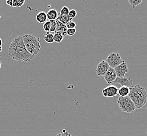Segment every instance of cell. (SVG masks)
Listing matches in <instances>:
<instances>
[{"label": "cell", "mask_w": 147, "mask_h": 136, "mask_svg": "<svg viewBox=\"0 0 147 136\" xmlns=\"http://www.w3.org/2000/svg\"><path fill=\"white\" fill-rule=\"evenodd\" d=\"M9 56L12 60L18 62H30L35 57L27 50L21 36L13 39L9 46Z\"/></svg>", "instance_id": "1"}, {"label": "cell", "mask_w": 147, "mask_h": 136, "mask_svg": "<svg viewBox=\"0 0 147 136\" xmlns=\"http://www.w3.org/2000/svg\"><path fill=\"white\" fill-rule=\"evenodd\" d=\"M128 96L134 104L136 110L142 108L147 103V92L144 88L139 85H133L130 87Z\"/></svg>", "instance_id": "2"}, {"label": "cell", "mask_w": 147, "mask_h": 136, "mask_svg": "<svg viewBox=\"0 0 147 136\" xmlns=\"http://www.w3.org/2000/svg\"><path fill=\"white\" fill-rule=\"evenodd\" d=\"M22 38L27 50L30 54L34 57L38 54L41 48L40 37L30 34H25L22 36Z\"/></svg>", "instance_id": "3"}, {"label": "cell", "mask_w": 147, "mask_h": 136, "mask_svg": "<svg viewBox=\"0 0 147 136\" xmlns=\"http://www.w3.org/2000/svg\"><path fill=\"white\" fill-rule=\"evenodd\" d=\"M117 103L121 110L126 113H132L136 110L134 104L128 96L126 97L119 96L117 99Z\"/></svg>", "instance_id": "4"}, {"label": "cell", "mask_w": 147, "mask_h": 136, "mask_svg": "<svg viewBox=\"0 0 147 136\" xmlns=\"http://www.w3.org/2000/svg\"><path fill=\"white\" fill-rule=\"evenodd\" d=\"M105 61L108 63L109 67L113 69L121 65L123 62V60L121 59L119 54L115 53H111L109 55Z\"/></svg>", "instance_id": "5"}, {"label": "cell", "mask_w": 147, "mask_h": 136, "mask_svg": "<svg viewBox=\"0 0 147 136\" xmlns=\"http://www.w3.org/2000/svg\"><path fill=\"white\" fill-rule=\"evenodd\" d=\"M118 89L115 86L111 85L103 89L102 94L105 98H113L118 94Z\"/></svg>", "instance_id": "6"}, {"label": "cell", "mask_w": 147, "mask_h": 136, "mask_svg": "<svg viewBox=\"0 0 147 136\" xmlns=\"http://www.w3.org/2000/svg\"><path fill=\"white\" fill-rule=\"evenodd\" d=\"M109 68L110 67L108 63L106 61L103 60L97 65L96 73L98 77H104Z\"/></svg>", "instance_id": "7"}, {"label": "cell", "mask_w": 147, "mask_h": 136, "mask_svg": "<svg viewBox=\"0 0 147 136\" xmlns=\"http://www.w3.org/2000/svg\"><path fill=\"white\" fill-rule=\"evenodd\" d=\"M117 77L119 78H124L125 75L128 72V68L126 63L123 61V62L121 65H118L116 68H114Z\"/></svg>", "instance_id": "8"}, {"label": "cell", "mask_w": 147, "mask_h": 136, "mask_svg": "<svg viewBox=\"0 0 147 136\" xmlns=\"http://www.w3.org/2000/svg\"><path fill=\"white\" fill-rule=\"evenodd\" d=\"M104 77L106 83L107 84H111L113 83V82L115 81L117 77V75L114 69L111 67L109 68V70L107 71Z\"/></svg>", "instance_id": "9"}, {"label": "cell", "mask_w": 147, "mask_h": 136, "mask_svg": "<svg viewBox=\"0 0 147 136\" xmlns=\"http://www.w3.org/2000/svg\"><path fill=\"white\" fill-rule=\"evenodd\" d=\"M113 83H117L121 85V86H127L130 88V86H133V81L130 78H119L117 77L115 81Z\"/></svg>", "instance_id": "10"}, {"label": "cell", "mask_w": 147, "mask_h": 136, "mask_svg": "<svg viewBox=\"0 0 147 136\" xmlns=\"http://www.w3.org/2000/svg\"><path fill=\"white\" fill-rule=\"evenodd\" d=\"M56 30L55 32L61 33L63 37L67 35V27L65 24H62L58 20H56Z\"/></svg>", "instance_id": "11"}, {"label": "cell", "mask_w": 147, "mask_h": 136, "mask_svg": "<svg viewBox=\"0 0 147 136\" xmlns=\"http://www.w3.org/2000/svg\"><path fill=\"white\" fill-rule=\"evenodd\" d=\"M58 12H57L56 9H50L46 13L47 19L49 20V21H56L58 16Z\"/></svg>", "instance_id": "12"}, {"label": "cell", "mask_w": 147, "mask_h": 136, "mask_svg": "<svg viewBox=\"0 0 147 136\" xmlns=\"http://www.w3.org/2000/svg\"><path fill=\"white\" fill-rule=\"evenodd\" d=\"M36 20L39 24L45 23L47 20L46 13L44 11L39 12L36 16Z\"/></svg>", "instance_id": "13"}, {"label": "cell", "mask_w": 147, "mask_h": 136, "mask_svg": "<svg viewBox=\"0 0 147 136\" xmlns=\"http://www.w3.org/2000/svg\"><path fill=\"white\" fill-rule=\"evenodd\" d=\"M57 20H58L62 24H65L66 25L69 22L72 21V20L70 18L68 15H61L59 14Z\"/></svg>", "instance_id": "14"}, {"label": "cell", "mask_w": 147, "mask_h": 136, "mask_svg": "<svg viewBox=\"0 0 147 136\" xmlns=\"http://www.w3.org/2000/svg\"><path fill=\"white\" fill-rule=\"evenodd\" d=\"M118 94L121 97L128 96L129 94V88L127 86H121L118 91Z\"/></svg>", "instance_id": "15"}, {"label": "cell", "mask_w": 147, "mask_h": 136, "mask_svg": "<svg viewBox=\"0 0 147 136\" xmlns=\"http://www.w3.org/2000/svg\"><path fill=\"white\" fill-rule=\"evenodd\" d=\"M44 40L45 42L48 44H53L54 42L53 34L50 33V32H47L45 35Z\"/></svg>", "instance_id": "16"}, {"label": "cell", "mask_w": 147, "mask_h": 136, "mask_svg": "<svg viewBox=\"0 0 147 136\" xmlns=\"http://www.w3.org/2000/svg\"><path fill=\"white\" fill-rule=\"evenodd\" d=\"M54 36V42L56 43H60L62 42L64 38V37L63 36L61 33L58 32H55L53 34Z\"/></svg>", "instance_id": "17"}, {"label": "cell", "mask_w": 147, "mask_h": 136, "mask_svg": "<svg viewBox=\"0 0 147 136\" xmlns=\"http://www.w3.org/2000/svg\"><path fill=\"white\" fill-rule=\"evenodd\" d=\"M24 0H13V7L19 8L24 5L25 4Z\"/></svg>", "instance_id": "18"}, {"label": "cell", "mask_w": 147, "mask_h": 136, "mask_svg": "<svg viewBox=\"0 0 147 136\" xmlns=\"http://www.w3.org/2000/svg\"><path fill=\"white\" fill-rule=\"evenodd\" d=\"M128 2L130 5L132 6V8L134 9L136 6H138L142 2V0H128Z\"/></svg>", "instance_id": "19"}, {"label": "cell", "mask_w": 147, "mask_h": 136, "mask_svg": "<svg viewBox=\"0 0 147 136\" xmlns=\"http://www.w3.org/2000/svg\"><path fill=\"white\" fill-rule=\"evenodd\" d=\"M50 25H51V23H50V22L49 21H47L45 23H44L43 29L46 33L49 32L50 29Z\"/></svg>", "instance_id": "20"}, {"label": "cell", "mask_w": 147, "mask_h": 136, "mask_svg": "<svg viewBox=\"0 0 147 136\" xmlns=\"http://www.w3.org/2000/svg\"><path fill=\"white\" fill-rule=\"evenodd\" d=\"M69 11H70V10H69V9L68 8V7L63 6L61 9L59 14H61V15H68Z\"/></svg>", "instance_id": "21"}, {"label": "cell", "mask_w": 147, "mask_h": 136, "mask_svg": "<svg viewBox=\"0 0 147 136\" xmlns=\"http://www.w3.org/2000/svg\"><path fill=\"white\" fill-rule=\"evenodd\" d=\"M50 29L49 32H55L56 30V21H50Z\"/></svg>", "instance_id": "22"}, {"label": "cell", "mask_w": 147, "mask_h": 136, "mask_svg": "<svg viewBox=\"0 0 147 136\" xmlns=\"http://www.w3.org/2000/svg\"><path fill=\"white\" fill-rule=\"evenodd\" d=\"M68 15H69V16L70 17V18L72 20V19H74V18L77 16V12L75 9H71V10H70V11H69Z\"/></svg>", "instance_id": "23"}, {"label": "cell", "mask_w": 147, "mask_h": 136, "mask_svg": "<svg viewBox=\"0 0 147 136\" xmlns=\"http://www.w3.org/2000/svg\"><path fill=\"white\" fill-rule=\"evenodd\" d=\"M66 26L68 29H74V28H76V24L73 21H71L66 25Z\"/></svg>", "instance_id": "24"}, {"label": "cell", "mask_w": 147, "mask_h": 136, "mask_svg": "<svg viewBox=\"0 0 147 136\" xmlns=\"http://www.w3.org/2000/svg\"><path fill=\"white\" fill-rule=\"evenodd\" d=\"M76 33V28L74 29H68L67 31V35L70 36H72L74 35Z\"/></svg>", "instance_id": "25"}, {"label": "cell", "mask_w": 147, "mask_h": 136, "mask_svg": "<svg viewBox=\"0 0 147 136\" xmlns=\"http://www.w3.org/2000/svg\"><path fill=\"white\" fill-rule=\"evenodd\" d=\"M56 136H72L70 133H69L67 132V131L64 129V130L62 131V132L60 133L57 134Z\"/></svg>", "instance_id": "26"}, {"label": "cell", "mask_w": 147, "mask_h": 136, "mask_svg": "<svg viewBox=\"0 0 147 136\" xmlns=\"http://www.w3.org/2000/svg\"><path fill=\"white\" fill-rule=\"evenodd\" d=\"M6 4L7 5L12 7H13V0H7L6 1Z\"/></svg>", "instance_id": "27"}, {"label": "cell", "mask_w": 147, "mask_h": 136, "mask_svg": "<svg viewBox=\"0 0 147 136\" xmlns=\"http://www.w3.org/2000/svg\"><path fill=\"white\" fill-rule=\"evenodd\" d=\"M3 44V42L1 38H0V46H2Z\"/></svg>", "instance_id": "28"}, {"label": "cell", "mask_w": 147, "mask_h": 136, "mask_svg": "<svg viewBox=\"0 0 147 136\" xmlns=\"http://www.w3.org/2000/svg\"><path fill=\"white\" fill-rule=\"evenodd\" d=\"M2 50V46H0V53Z\"/></svg>", "instance_id": "29"}, {"label": "cell", "mask_w": 147, "mask_h": 136, "mask_svg": "<svg viewBox=\"0 0 147 136\" xmlns=\"http://www.w3.org/2000/svg\"><path fill=\"white\" fill-rule=\"evenodd\" d=\"M1 67H2V62L0 61V69H1Z\"/></svg>", "instance_id": "30"}, {"label": "cell", "mask_w": 147, "mask_h": 136, "mask_svg": "<svg viewBox=\"0 0 147 136\" xmlns=\"http://www.w3.org/2000/svg\"><path fill=\"white\" fill-rule=\"evenodd\" d=\"M0 18H1V16H0Z\"/></svg>", "instance_id": "31"}, {"label": "cell", "mask_w": 147, "mask_h": 136, "mask_svg": "<svg viewBox=\"0 0 147 136\" xmlns=\"http://www.w3.org/2000/svg\"><path fill=\"white\" fill-rule=\"evenodd\" d=\"M0 57H1V56H0Z\"/></svg>", "instance_id": "32"}]
</instances>
